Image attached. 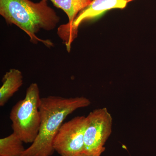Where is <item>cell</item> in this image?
I'll list each match as a JSON object with an SVG mask.
<instances>
[{"label": "cell", "instance_id": "obj_10", "mask_svg": "<svg viewBox=\"0 0 156 156\" xmlns=\"http://www.w3.org/2000/svg\"><path fill=\"white\" fill-rule=\"evenodd\" d=\"M101 154H87L84 153L82 154L80 156H100Z\"/></svg>", "mask_w": 156, "mask_h": 156}, {"label": "cell", "instance_id": "obj_4", "mask_svg": "<svg viewBox=\"0 0 156 156\" xmlns=\"http://www.w3.org/2000/svg\"><path fill=\"white\" fill-rule=\"evenodd\" d=\"M87 117L77 116L63 123L53 141L55 151L60 156H80L84 153V135Z\"/></svg>", "mask_w": 156, "mask_h": 156}, {"label": "cell", "instance_id": "obj_9", "mask_svg": "<svg viewBox=\"0 0 156 156\" xmlns=\"http://www.w3.org/2000/svg\"><path fill=\"white\" fill-rule=\"evenodd\" d=\"M24 142L14 132L0 139V156H20L25 150Z\"/></svg>", "mask_w": 156, "mask_h": 156}, {"label": "cell", "instance_id": "obj_5", "mask_svg": "<svg viewBox=\"0 0 156 156\" xmlns=\"http://www.w3.org/2000/svg\"><path fill=\"white\" fill-rule=\"evenodd\" d=\"M84 135V153L102 154L104 145L111 134L112 118L106 108L96 109L87 116Z\"/></svg>", "mask_w": 156, "mask_h": 156}, {"label": "cell", "instance_id": "obj_2", "mask_svg": "<svg viewBox=\"0 0 156 156\" xmlns=\"http://www.w3.org/2000/svg\"><path fill=\"white\" fill-rule=\"evenodd\" d=\"M0 14L7 23L23 31L33 44L41 42L48 48L53 47L50 40L39 38L36 35L41 30H53L60 21L48 0L37 3L30 0H0Z\"/></svg>", "mask_w": 156, "mask_h": 156}, {"label": "cell", "instance_id": "obj_8", "mask_svg": "<svg viewBox=\"0 0 156 156\" xmlns=\"http://www.w3.org/2000/svg\"><path fill=\"white\" fill-rule=\"evenodd\" d=\"M2 85L0 88V106L7 103L23 84V76L19 69H11L2 78Z\"/></svg>", "mask_w": 156, "mask_h": 156}, {"label": "cell", "instance_id": "obj_1", "mask_svg": "<svg viewBox=\"0 0 156 156\" xmlns=\"http://www.w3.org/2000/svg\"><path fill=\"white\" fill-rule=\"evenodd\" d=\"M91 104L85 97L66 98L48 96L42 98L40 106L41 123L35 140L20 156H51L53 144L66 117L78 109Z\"/></svg>", "mask_w": 156, "mask_h": 156}, {"label": "cell", "instance_id": "obj_7", "mask_svg": "<svg viewBox=\"0 0 156 156\" xmlns=\"http://www.w3.org/2000/svg\"><path fill=\"white\" fill-rule=\"evenodd\" d=\"M56 8L64 11L69 22L58 27L57 34L67 47L74 21L78 14L92 3V0H49Z\"/></svg>", "mask_w": 156, "mask_h": 156}, {"label": "cell", "instance_id": "obj_3", "mask_svg": "<svg viewBox=\"0 0 156 156\" xmlns=\"http://www.w3.org/2000/svg\"><path fill=\"white\" fill-rule=\"evenodd\" d=\"M41 99L38 84L32 83L27 89L24 98L11 109L10 119L13 132L24 143L32 144L38 134L41 123Z\"/></svg>", "mask_w": 156, "mask_h": 156}, {"label": "cell", "instance_id": "obj_11", "mask_svg": "<svg viewBox=\"0 0 156 156\" xmlns=\"http://www.w3.org/2000/svg\"><path fill=\"white\" fill-rule=\"evenodd\" d=\"M125 2H126L127 3L130 2H132V1H134V0H124Z\"/></svg>", "mask_w": 156, "mask_h": 156}, {"label": "cell", "instance_id": "obj_6", "mask_svg": "<svg viewBox=\"0 0 156 156\" xmlns=\"http://www.w3.org/2000/svg\"><path fill=\"white\" fill-rule=\"evenodd\" d=\"M127 4L124 0H92L88 7L79 13L74 21L66 47L68 52L70 50L72 43L77 36L78 28L82 23L96 19L111 9H125Z\"/></svg>", "mask_w": 156, "mask_h": 156}]
</instances>
